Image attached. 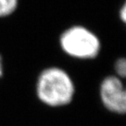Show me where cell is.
<instances>
[{"label": "cell", "mask_w": 126, "mask_h": 126, "mask_svg": "<svg viewBox=\"0 0 126 126\" xmlns=\"http://www.w3.org/2000/svg\"><path fill=\"white\" fill-rule=\"evenodd\" d=\"M120 17L123 21H124V23H126V1L124 4L122 9H121V11H120Z\"/></svg>", "instance_id": "obj_5"}, {"label": "cell", "mask_w": 126, "mask_h": 126, "mask_svg": "<svg viewBox=\"0 0 126 126\" xmlns=\"http://www.w3.org/2000/svg\"><path fill=\"white\" fill-rule=\"evenodd\" d=\"M3 75V61H2V57L0 55V76H2Z\"/></svg>", "instance_id": "obj_6"}, {"label": "cell", "mask_w": 126, "mask_h": 126, "mask_svg": "<svg viewBox=\"0 0 126 126\" xmlns=\"http://www.w3.org/2000/svg\"><path fill=\"white\" fill-rule=\"evenodd\" d=\"M115 70L116 76L106 77L101 84V99L109 110L126 114V58L116 61Z\"/></svg>", "instance_id": "obj_2"}, {"label": "cell", "mask_w": 126, "mask_h": 126, "mask_svg": "<svg viewBox=\"0 0 126 126\" xmlns=\"http://www.w3.org/2000/svg\"><path fill=\"white\" fill-rule=\"evenodd\" d=\"M18 0H0V17L12 14L18 6Z\"/></svg>", "instance_id": "obj_4"}, {"label": "cell", "mask_w": 126, "mask_h": 126, "mask_svg": "<svg viewBox=\"0 0 126 126\" xmlns=\"http://www.w3.org/2000/svg\"><path fill=\"white\" fill-rule=\"evenodd\" d=\"M61 46L65 53L79 59H92L100 51L98 38L82 26H73L61 37Z\"/></svg>", "instance_id": "obj_3"}, {"label": "cell", "mask_w": 126, "mask_h": 126, "mask_svg": "<svg viewBox=\"0 0 126 126\" xmlns=\"http://www.w3.org/2000/svg\"><path fill=\"white\" fill-rule=\"evenodd\" d=\"M75 86L68 75L58 67L45 69L37 81V94L42 102L49 106L66 105L72 101Z\"/></svg>", "instance_id": "obj_1"}]
</instances>
